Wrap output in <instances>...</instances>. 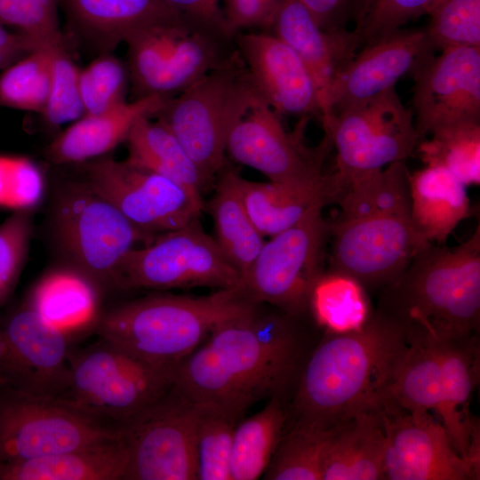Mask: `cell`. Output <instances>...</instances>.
I'll return each mask as SVG.
<instances>
[{
    "instance_id": "83f0119b",
    "label": "cell",
    "mask_w": 480,
    "mask_h": 480,
    "mask_svg": "<svg viewBox=\"0 0 480 480\" xmlns=\"http://www.w3.org/2000/svg\"><path fill=\"white\" fill-rule=\"evenodd\" d=\"M127 452L121 437L55 454L0 463V480H123Z\"/></svg>"
},
{
    "instance_id": "8992f818",
    "label": "cell",
    "mask_w": 480,
    "mask_h": 480,
    "mask_svg": "<svg viewBox=\"0 0 480 480\" xmlns=\"http://www.w3.org/2000/svg\"><path fill=\"white\" fill-rule=\"evenodd\" d=\"M128 45L135 98H172L225 62L235 37L172 17L136 30Z\"/></svg>"
},
{
    "instance_id": "603a6c76",
    "label": "cell",
    "mask_w": 480,
    "mask_h": 480,
    "mask_svg": "<svg viewBox=\"0 0 480 480\" xmlns=\"http://www.w3.org/2000/svg\"><path fill=\"white\" fill-rule=\"evenodd\" d=\"M442 371L443 401L436 412L456 452L480 476L479 424L469 411L479 380L478 334L434 340Z\"/></svg>"
},
{
    "instance_id": "d6a6232c",
    "label": "cell",
    "mask_w": 480,
    "mask_h": 480,
    "mask_svg": "<svg viewBox=\"0 0 480 480\" xmlns=\"http://www.w3.org/2000/svg\"><path fill=\"white\" fill-rule=\"evenodd\" d=\"M408 339V347L396 369L385 402L411 412H436L442 404L443 388L436 342L424 337Z\"/></svg>"
},
{
    "instance_id": "ffe728a7",
    "label": "cell",
    "mask_w": 480,
    "mask_h": 480,
    "mask_svg": "<svg viewBox=\"0 0 480 480\" xmlns=\"http://www.w3.org/2000/svg\"><path fill=\"white\" fill-rule=\"evenodd\" d=\"M436 53L423 28H401L362 47L334 81L324 119L395 88Z\"/></svg>"
},
{
    "instance_id": "5bb4252c",
    "label": "cell",
    "mask_w": 480,
    "mask_h": 480,
    "mask_svg": "<svg viewBox=\"0 0 480 480\" xmlns=\"http://www.w3.org/2000/svg\"><path fill=\"white\" fill-rule=\"evenodd\" d=\"M330 270L348 275L366 291L394 284L431 243L414 228L410 215L388 214L330 222Z\"/></svg>"
},
{
    "instance_id": "9a60e30c",
    "label": "cell",
    "mask_w": 480,
    "mask_h": 480,
    "mask_svg": "<svg viewBox=\"0 0 480 480\" xmlns=\"http://www.w3.org/2000/svg\"><path fill=\"white\" fill-rule=\"evenodd\" d=\"M88 187L113 204L143 232L157 234L199 219L203 197L152 171L110 157H98L85 168Z\"/></svg>"
},
{
    "instance_id": "7a4b0ae2",
    "label": "cell",
    "mask_w": 480,
    "mask_h": 480,
    "mask_svg": "<svg viewBox=\"0 0 480 480\" xmlns=\"http://www.w3.org/2000/svg\"><path fill=\"white\" fill-rule=\"evenodd\" d=\"M326 335L296 380L293 423L330 429L385 401L409 339L390 314L372 310L359 329Z\"/></svg>"
},
{
    "instance_id": "9c48e42d",
    "label": "cell",
    "mask_w": 480,
    "mask_h": 480,
    "mask_svg": "<svg viewBox=\"0 0 480 480\" xmlns=\"http://www.w3.org/2000/svg\"><path fill=\"white\" fill-rule=\"evenodd\" d=\"M115 286L220 290L240 287L241 276L197 219L183 228L157 234L149 243L132 248L117 268Z\"/></svg>"
},
{
    "instance_id": "44dd1931",
    "label": "cell",
    "mask_w": 480,
    "mask_h": 480,
    "mask_svg": "<svg viewBox=\"0 0 480 480\" xmlns=\"http://www.w3.org/2000/svg\"><path fill=\"white\" fill-rule=\"evenodd\" d=\"M235 46L259 95L280 116L321 120L315 82L297 53L268 31L236 35Z\"/></svg>"
},
{
    "instance_id": "e575fe53",
    "label": "cell",
    "mask_w": 480,
    "mask_h": 480,
    "mask_svg": "<svg viewBox=\"0 0 480 480\" xmlns=\"http://www.w3.org/2000/svg\"><path fill=\"white\" fill-rule=\"evenodd\" d=\"M287 420L282 397L269 398L255 414L237 422L230 458L231 480L263 476L284 433Z\"/></svg>"
},
{
    "instance_id": "1f68e13d",
    "label": "cell",
    "mask_w": 480,
    "mask_h": 480,
    "mask_svg": "<svg viewBox=\"0 0 480 480\" xmlns=\"http://www.w3.org/2000/svg\"><path fill=\"white\" fill-rule=\"evenodd\" d=\"M410 172L404 162L364 174L346 182L333 180L338 219L374 215H410Z\"/></svg>"
},
{
    "instance_id": "c3c4849f",
    "label": "cell",
    "mask_w": 480,
    "mask_h": 480,
    "mask_svg": "<svg viewBox=\"0 0 480 480\" xmlns=\"http://www.w3.org/2000/svg\"><path fill=\"white\" fill-rule=\"evenodd\" d=\"M282 0H223L222 7L230 34L253 29L268 31Z\"/></svg>"
},
{
    "instance_id": "836d02e7",
    "label": "cell",
    "mask_w": 480,
    "mask_h": 480,
    "mask_svg": "<svg viewBox=\"0 0 480 480\" xmlns=\"http://www.w3.org/2000/svg\"><path fill=\"white\" fill-rule=\"evenodd\" d=\"M80 28L92 35L118 43L136 30L172 18L161 0H62Z\"/></svg>"
},
{
    "instance_id": "4fadbf2b",
    "label": "cell",
    "mask_w": 480,
    "mask_h": 480,
    "mask_svg": "<svg viewBox=\"0 0 480 480\" xmlns=\"http://www.w3.org/2000/svg\"><path fill=\"white\" fill-rule=\"evenodd\" d=\"M120 436L112 427L60 398L0 385V463L78 449Z\"/></svg>"
},
{
    "instance_id": "60d3db41",
    "label": "cell",
    "mask_w": 480,
    "mask_h": 480,
    "mask_svg": "<svg viewBox=\"0 0 480 480\" xmlns=\"http://www.w3.org/2000/svg\"><path fill=\"white\" fill-rule=\"evenodd\" d=\"M424 27L432 49L480 47V0H436Z\"/></svg>"
},
{
    "instance_id": "7402d4cb",
    "label": "cell",
    "mask_w": 480,
    "mask_h": 480,
    "mask_svg": "<svg viewBox=\"0 0 480 480\" xmlns=\"http://www.w3.org/2000/svg\"><path fill=\"white\" fill-rule=\"evenodd\" d=\"M268 32L290 46L309 71L317 90L322 121L328 115L334 81L361 47L358 36L347 28L322 29L298 0H282Z\"/></svg>"
},
{
    "instance_id": "f1b7e54d",
    "label": "cell",
    "mask_w": 480,
    "mask_h": 480,
    "mask_svg": "<svg viewBox=\"0 0 480 480\" xmlns=\"http://www.w3.org/2000/svg\"><path fill=\"white\" fill-rule=\"evenodd\" d=\"M241 192L252 221L264 237H271L333 204L330 174L313 185L258 182L242 177Z\"/></svg>"
},
{
    "instance_id": "ba28073f",
    "label": "cell",
    "mask_w": 480,
    "mask_h": 480,
    "mask_svg": "<svg viewBox=\"0 0 480 480\" xmlns=\"http://www.w3.org/2000/svg\"><path fill=\"white\" fill-rule=\"evenodd\" d=\"M330 222L316 210L265 241L241 278L244 295L298 319L309 312L312 289L324 272Z\"/></svg>"
},
{
    "instance_id": "52a82bcc",
    "label": "cell",
    "mask_w": 480,
    "mask_h": 480,
    "mask_svg": "<svg viewBox=\"0 0 480 480\" xmlns=\"http://www.w3.org/2000/svg\"><path fill=\"white\" fill-rule=\"evenodd\" d=\"M100 339L87 348H71L68 384L60 399L98 420L120 423L167 391L175 369Z\"/></svg>"
},
{
    "instance_id": "4316f807",
    "label": "cell",
    "mask_w": 480,
    "mask_h": 480,
    "mask_svg": "<svg viewBox=\"0 0 480 480\" xmlns=\"http://www.w3.org/2000/svg\"><path fill=\"white\" fill-rule=\"evenodd\" d=\"M410 218L428 242L444 244L458 224L470 216L466 186L446 169L426 165L410 175Z\"/></svg>"
},
{
    "instance_id": "d590c367",
    "label": "cell",
    "mask_w": 480,
    "mask_h": 480,
    "mask_svg": "<svg viewBox=\"0 0 480 480\" xmlns=\"http://www.w3.org/2000/svg\"><path fill=\"white\" fill-rule=\"evenodd\" d=\"M309 312L325 332L344 333L361 328L372 309L367 291L360 282L329 269L314 284Z\"/></svg>"
},
{
    "instance_id": "277c9868",
    "label": "cell",
    "mask_w": 480,
    "mask_h": 480,
    "mask_svg": "<svg viewBox=\"0 0 480 480\" xmlns=\"http://www.w3.org/2000/svg\"><path fill=\"white\" fill-rule=\"evenodd\" d=\"M256 305L241 287L203 296L153 294L102 311L94 332L144 361L175 369L217 326Z\"/></svg>"
},
{
    "instance_id": "b9f144b4",
    "label": "cell",
    "mask_w": 480,
    "mask_h": 480,
    "mask_svg": "<svg viewBox=\"0 0 480 480\" xmlns=\"http://www.w3.org/2000/svg\"><path fill=\"white\" fill-rule=\"evenodd\" d=\"M436 0H359L353 31L361 48L404 28L408 22L427 15Z\"/></svg>"
},
{
    "instance_id": "db71d44e",
    "label": "cell",
    "mask_w": 480,
    "mask_h": 480,
    "mask_svg": "<svg viewBox=\"0 0 480 480\" xmlns=\"http://www.w3.org/2000/svg\"><path fill=\"white\" fill-rule=\"evenodd\" d=\"M21 57L23 56L0 50V69L4 70Z\"/></svg>"
},
{
    "instance_id": "30bf717a",
    "label": "cell",
    "mask_w": 480,
    "mask_h": 480,
    "mask_svg": "<svg viewBox=\"0 0 480 480\" xmlns=\"http://www.w3.org/2000/svg\"><path fill=\"white\" fill-rule=\"evenodd\" d=\"M337 151V182H346L392 163L404 162L420 139L413 114L392 88L322 121Z\"/></svg>"
},
{
    "instance_id": "681fc988",
    "label": "cell",
    "mask_w": 480,
    "mask_h": 480,
    "mask_svg": "<svg viewBox=\"0 0 480 480\" xmlns=\"http://www.w3.org/2000/svg\"><path fill=\"white\" fill-rule=\"evenodd\" d=\"M172 14L188 22L214 29L235 37L228 29L223 0H161Z\"/></svg>"
},
{
    "instance_id": "8fae6325",
    "label": "cell",
    "mask_w": 480,
    "mask_h": 480,
    "mask_svg": "<svg viewBox=\"0 0 480 480\" xmlns=\"http://www.w3.org/2000/svg\"><path fill=\"white\" fill-rule=\"evenodd\" d=\"M200 404L172 385L117 424L127 452L123 480H196V428Z\"/></svg>"
},
{
    "instance_id": "f546056e",
    "label": "cell",
    "mask_w": 480,
    "mask_h": 480,
    "mask_svg": "<svg viewBox=\"0 0 480 480\" xmlns=\"http://www.w3.org/2000/svg\"><path fill=\"white\" fill-rule=\"evenodd\" d=\"M241 178L239 172L225 162L215 179L214 191L206 207L213 220L214 239L242 278L265 240L244 206Z\"/></svg>"
},
{
    "instance_id": "f35d334b",
    "label": "cell",
    "mask_w": 480,
    "mask_h": 480,
    "mask_svg": "<svg viewBox=\"0 0 480 480\" xmlns=\"http://www.w3.org/2000/svg\"><path fill=\"white\" fill-rule=\"evenodd\" d=\"M52 45L42 46L3 70L1 106L43 114L50 89Z\"/></svg>"
},
{
    "instance_id": "f6af8a7d",
    "label": "cell",
    "mask_w": 480,
    "mask_h": 480,
    "mask_svg": "<svg viewBox=\"0 0 480 480\" xmlns=\"http://www.w3.org/2000/svg\"><path fill=\"white\" fill-rule=\"evenodd\" d=\"M60 0H0V22L15 28L41 45L62 41L58 6Z\"/></svg>"
},
{
    "instance_id": "5b68a950",
    "label": "cell",
    "mask_w": 480,
    "mask_h": 480,
    "mask_svg": "<svg viewBox=\"0 0 480 480\" xmlns=\"http://www.w3.org/2000/svg\"><path fill=\"white\" fill-rule=\"evenodd\" d=\"M259 95L236 49L220 66L176 96L154 116L172 130L213 188L228 137Z\"/></svg>"
},
{
    "instance_id": "ee69618b",
    "label": "cell",
    "mask_w": 480,
    "mask_h": 480,
    "mask_svg": "<svg viewBox=\"0 0 480 480\" xmlns=\"http://www.w3.org/2000/svg\"><path fill=\"white\" fill-rule=\"evenodd\" d=\"M79 71L62 41L52 47L51 80L43 116L52 126L73 123L84 115L79 91Z\"/></svg>"
},
{
    "instance_id": "ab89813d",
    "label": "cell",
    "mask_w": 480,
    "mask_h": 480,
    "mask_svg": "<svg viewBox=\"0 0 480 480\" xmlns=\"http://www.w3.org/2000/svg\"><path fill=\"white\" fill-rule=\"evenodd\" d=\"M238 420L220 408L200 404L195 436L196 479L231 480L232 442Z\"/></svg>"
},
{
    "instance_id": "7c38bea8",
    "label": "cell",
    "mask_w": 480,
    "mask_h": 480,
    "mask_svg": "<svg viewBox=\"0 0 480 480\" xmlns=\"http://www.w3.org/2000/svg\"><path fill=\"white\" fill-rule=\"evenodd\" d=\"M56 236L73 266L101 287L114 285L117 268L137 244L155 236L135 227L85 182L71 185L59 196L53 214Z\"/></svg>"
},
{
    "instance_id": "2e32d148",
    "label": "cell",
    "mask_w": 480,
    "mask_h": 480,
    "mask_svg": "<svg viewBox=\"0 0 480 480\" xmlns=\"http://www.w3.org/2000/svg\"><path fill=\"white\" fill-rule=\"evenodd\" d=\"M72 340L26 303L0 319V385L60 398L69 380Z\"/></svg>"
},
{
    "instance_id": "3957f363",
    "label": "cell",
    "mask_w": 480,
    "mask_h": 480,
    "mask_svg": "<svg viewBox=\"0 0 480 480\" xmlns=\"http://www.w3.org/2000/svg\"><path fill=\"white\" fill-rule=\"evenodd\" d=\"M379 308L409 337L448 340L478 334L480 227L454 248L430 244L402 276L383 289Z\"/></svg>"
},
{
    "instance_id": "d6986e66",
    "label": "cell",
    "mask_w": 480,
    "mask_h": 480,
    "mask_svg": "<svg viewBox=\"0 0 480 480\" xmlns=\"http://www.w3.org/2000/svg\"><path fill=\"white\" fill-rule=\"evenodd\" d=\"M385 479H479L456 452L442 423L429 412H407L383 402Z\"/></svg>"
},
{
    "instance_id": "74e56055",
    "label": "cell",
    "mask_w": 480,
    "mask_h": 480,
    "mask_svg": "<svg viewBox=\"0 0 480 480\" xmlns=\"http://www.w3.org/2000/svg\"><path fill=\"white\" fill-rule=\"evenodd\" d=\"M330 429L293 423L263 474L267 480H322Z\"/></svg>"
},
{
    "instance_id": "e0dca14e",
    "label": "cell",
    "mask_w": 480,
    "mask_h": 480,
    "mask_svg": "<svg viewBox=\"0 0 480 480\" xmlns=\"http://www.w3.org/2000/svg\"><path fill=\"white\" fill-rule=\"evenodd\" d=\"M332 147V140L325 133L317 148H307L298 134L284 129L281 116L258 95L233 128L226 152L238 164L264 174L269 181L313 185L326 177L323 164Z\"/></svg>"
},
{
    "instance_id": "bcb514c9",
    "label": "cell",
    "mask_w": 480,
    "mask_h": 480,
    "mask_svg": "<svg viewBox=\"0 0 480 480\" xmlns=\"http://www.w3.org/2000/svg\"><path fill=\"white\" fill-rule=\"evenodd\" d=\"M31 210H16L0 225V306L13 291L32 235Z\"/></svg>"
},
{
    "instance_id": "7bdbcfd3",
    "label": "cell",
    "mask_w": 480,
    "mask_h": 480,
    "mask_svg": "<svg viewBox=\"0 0 480 480\" xmlns=\"http://www.w3.org/2000/svg\"><path fill=\"white\" fill-rule=\"evenodd\" d=\"M130 81L128 68L104 54L79 71V91L84 115H96L124 101Z\"/></svg>"
},
{
    "instance_id": "ac0fdd59",
    "label": "cell",
    "mask_w": 480,
    "mask_h": 480,
    "mask_svg": "<svg viewBox=\"0 0 480 480\" xmlns=\"http://www.w3.org/2000/svg\"><path fill=\"white\" fill-rule=\"evenodd\" d=\"M438 52L411 76L420 141L445 127L480 123V47Z\"/></svg>"
},
{
    "instance_id": "4dcf8cb0",
    "label": "cell",
    "mask_w": 480,
    "mask_h": 480,
    "mask_svg": "<svg viewBox=\"0 0 480 480\" xmlns=\"http://www.w3.org/2000/svg\"><path fill=\"white\" fill-rule=\"evenodd\" d=\"M125 142L129 163L164 176L201 197L212 188L178 138L161 119H140Z\"/></svg>"
},
{
    "instance_id": "816d5d0a",
    "label": "cell",
    "mask_w": 480,
    "mask_h": 480,
    "mask_svg": "<svg viewBox=\"0 0 480 480\" xmlns=\"http://www.w3.org/2000/svg\"><path fill=\"white\" fill-rule=\"evenodd\" d=\"M0 22V50L24 56L42 46L20 32H11Z\"/></svg>"
},
{
    "instance_id": "f907efd6",
    "label": "cell",
    "mask_w": 480,
    "mask_h": 480,
    "mask_svg": "<svg viewBox=\"0 0 480 480\" xmlns=\"http://www.w3.org/2000/svg\"><path fill=\"white\" fill-rule=\"evenodd\" d=\"M325 31L347 28L353 22L359 0H298Z\"/></svg>"
},
{
    "instance_id": "cb8c5ba5",
    "label": "cell",
    "mask_w": 480,
    "mask_h": 480,
    "mask_svg": "<svg viewBox=\"0 0 480 480\" xmlns=\"http://www.w3.org/2000/svg\"><path fill=\"white\" fill-rule=\"evenodd\" d=\"M169 99L158 95L135 98L96 115H84L53 140L47 156L54 164L100 157L125 141L140 119L154 117Z\"/></svg>"
},
{
    "instance_id": "7dc6e473",
    "label": "cell",
    "mask_w": 480,
    "mask_h": 480,
    "mask_svg": "<svg viewBox=\"0 0 480 480\" xmlns=\"http://www.w3.org/2000/svg\"><path fill=\"white\" fill-rule=\"evenodd\" d=\"M44 192V180L38 166L27 157L11 156L6 207L31 210Z\"/></svg>"
},
{
    "instance_id": "d4e9b609",
    "label": "cell",
    "mask_w": 480,
    "mask_h": 480,
    "mask_svg": "<svg viewBox=\"0 0 480 480\" xmlns=\"http://www.w3.org/2000/svg\"><path fill=\"white\" fill-rule=\"evenodd\" d=\"M102 287L75 266L47 272L32 287L25 303L72 340L95 330Z\"/></svg>"
},
{
    "instance_id": "484cf974",
    "label": "cell",
    "mask_w": 480,
    "mask_h": 480,
    "mask_svg": "<svg viewBox=\"0 0 480 480\" xmlns=\"http://www.w3.org/2000/svg\"><path fill=\"white\" fill-rule=\"evenodd\" d=\"M386 436L380 408L331 428L322 480L385 479Z\"/></svg>"
},
{
    "instance_id": "6da1fadb",
    "label": "cell",
    "mask_w": 480,
    "mask_h": 480,
    "mask_svg": "<svg viewBox=\"0 0 480 480\" xmlns=\"http://www.w3.org/2000/svg\"><path fill=\"white\" fill-rule=\"evenodd\" d=\"M259 305L217 326L175 368L172 387L240 419L296 383L306 358L298 318Z\"/></svg>"
},
{
    "instance_id": "8d00e7d4",
    "label": "cell",
    "mask_w": 480,
    "mask_h": 480,
    "mask_svg": "<svg viewBox=\"0 0 480 480\" xmlns=\"http://www.w3.org/2000/svg\"><path fill=\"white\" fill-rule=\"evenodd\" d=\"M426 165L446 169L466 187L480 183V123L445 127L416 147Z\"/></svg>"
},
{
    "instance_id": "f5cc1de1",
    "label": "cell",
    "mask_w": 480,
    "mask_h": 480,
    "mask_svg": "<svg viewBox=\"0 0 480 480\" xmlns=\"http://www.w3.org/2000/svg\"><path fill=\"white\" fill-rule=\"evenodd\" d=\"M11 156L0 155V206L6 207Z\"/></svg>"
}]
</instances>
